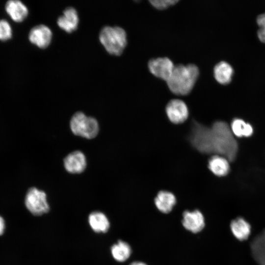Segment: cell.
<instances>
[{"instance_id": "8992f818", "label": "cell", "mask_w": 265, "mask_h": 265, "mask_svg": "<svg viewBox=\"0 0 265 265\" xmlns=\"http://www.w3.org/2000/svg\"><path fill=\"white\" fill-rule=\"evenodd\" d=\"M150 72L157 78L167 81L175 66L167 57H159L151 59L148 64Z\"/></svg>"}, {"instance_id": "52a82bcc", "label": "cell", "mask_w": 265, "mask_h": 265, "mask_svg": "<svg viewBox=\"0 0 265 265\" xmlns=\"http://www.w3.org/2000/svg\"><path fill=\"white\" fill-rule=\"evenodd\" d=\"M165 110L168 119L174 124L183 123L188 116L187 106L185 103L181 100H171L167 104Z\"/></svg>"}, {"instance_id": "9c48e42d", "label": "cell", "mask_w": 265, "mask_h": 265, "mask_svg": "<svg viewBox=\"0 0 265 265\" xmlns=\"http://www.w3.org/2000/svg\"><path fill=\"white\" fill-rule=\"evenodd\" d=\"M182 224L187 230L197 233L205 226V219L203 214L199 210L185 211L183 213Z\"/></svg>"}, {"instance_id": "ba28073f", "label": "cell", "mask_w": 265, "mask_h": 265, "mask_svg": "<svg viewBox=\"0 0 265 265\" xmlns=\"http://www.w3.org/2000/svg\"><path fill=\"white\" fill-rule=\"evenodd\" d=\"M52 32L47 26L43 24L33 27L28 34V39L33 44L40 48H45L50 44L52 38Z\"/></svg>"}, {"instance_id": "ffe728a7", "label": "cell", "mask_w": 265, "mask_h": 265, "mask_svg": "<svg viewBox=\"0 0 265 265\" xmlns=\"http://www.w3.org/2000/svg\"><path fill=\"white\" fill-rule=\"evenodd\" d=\"M230 128L233 134L239 137L250 136L253 132V128L250 124L239 118L233 120Z\"/></svg>"}, {"instance_id": "d4e9b609", "label": "cell", "mask_w": 265, "mask_h": 265, "mask_svg": "<svg viewBox=\"0 0 265 265\" xmlns=\"http://www.w3.org/2000/svg\"><path fill=\"white\" fill-rule=\"evenodd\" d=\"M129 265H147L141 262L136 261V262H133L131 263Z\"/></svg>"}, {"instance_id": "8fae6325", "label": "cell", "mask_w": 265, "mask_h": 265, "mask_svg": "<svg viewBox=\"0 0 265 265\" xmlns=\"http://www.w3.org/2000/svg\"><path fill=\"white\" fill-rule=\"evenodd\" d=\"M252 256L258 265H265V228L250 244Z\"/></svg>"}, {"instance_id": "4fadbf2b", "label": "cell", "mask_w": 265, "mask_h": 265, "mask_svg": "<svg viewBox=\"0 0 265 265\" xmlns=\"http://www.w3.org/2000/svg\"><path fill=\"white\" fill-rule=\"evenodd\" d=\"M5 9L11 19L15 22L23 21L28 15L26 5L19 0H9L6 2Z\"/></svg>"}, {"instance_id": "2e32d148", "label": "cell", "mask_w": 265, "mask_h": 265, "mask_svg": "<svg viewBox=\"0 0 265 265\" xmlns=\"http://www.w3.org/2000/svg\"><path fill=\"white\" fill-rule=\"evenodd\" d=\"M230 228L233 235L240 241L247 239L251 233L250 224L242 217L234 219L231 222Z\"/></svg>"}, {"instance_id": "7c38bea8", "label": "cell", "mask_w": 265, "mask_h": 265, "mask_svg": "<svg viewBox=\"0 0 265 265\" xmlns=\"http://www.w3.org/2000/svg\"><path fill=\"white\" fill-rule=\"evenodd\" d=\"M79 20L77 10L74 7H69L58 17L57 23L61 28L67 32H71L77 28Z\"/></svg>"}, {"instance_id": "5b68a950", "label": "cell", "mask_w": 265, "mask_h": 265, "mask_svg": "<svg viewBox=\"0 0 265 265\" xmlns=\"http://www.w3.org/2000/svg\"><path fill=\"white\" fill-rule=\"evenodd\" d=\"M25 203L29 212L36 216L43 215L50 210L46 193L34 187L30 188L27 191Z\"/></svg>"}, {"instance_id": "30bf717a", "label": "cell", "mask_w": 265, "mask_h": 265, "mask_svg": "<svg viewBox=\"0 0 265 265\" xmlns=\"http://www.w3.org/2000/svg\"><path fill=\"white\" fill-rule=\"evenodd\" d=\"M65 169L69 173L76 174L82 172L86 166L84 155L80 151L68 154L64 159Z\"/></svg>"}, {"instance_id": "277c9868", "label": "cell", "mask_w": 265, "mask_h": 265, "mask_svg": "<svg viewBox=\"0 0 265 265\" xmlns=\"http://www.w3.org/2000/svg\"><path fill=\"white\" fill-rule=\"evenodd\" d=\"M72 132L76 135L88 139L94 138L99 132L97 121L93 117H87L83 113H75L70 120Z\"/></svg>"}, {"instance_id": "44dd1931", "label": "cell", "mask_w": 265, "mask_h": 265, "mask_svg": "<svg viewBox=\"0 0 265 265\" xmlns=\"http://www.w3.org/2000/svg\"><path fill=\"white\" fill-rule=\"evenodd\" d=\"M12 36V30L9 23L4 19L0 20V40L4 41Z\"/></svg>"}, {"instance_id": "e0dca14e", "label": "cell", "mask_w": 265, "mask_h": 265, "mask_svg": "<svg viewBox=\"0 0 265 265\" xmlns=\"http://www.w3.org/2000/svg\"><path fill=\"white\" fill-rule=\"evenodd\" d=\"M229 160L224 157L215 155L208 160V168L217 176H226L230 171Z\"/></svg>"}, {"instance_id": "7a4b0ae2", "label": "cell", "mask_w": 265, "mask_h": 265, "mask_svg": "<svg viewBox=\"0 0 265 265\" xmlns=\"http://www.w3.org/2000/svg\"><path fill=\"white\" fill-rule=\"evenodd\" d=\"M199 73L198 68L195 64L177 65L167 81V85L174 94L186 95L194 87Z\"/></svg>"}, {"instance_id": "3957f363", "label": "cell", "mask_w": 265, "mask_h": 265, "mask_svg": "<svg viewBox=\"0 0 265 265\" xmlns=\"http://www.w3.org/2000/svg\"><path fill=\"white\" fill-rule=\"evenodd\" d=\"M99 40L106 51L111 54L120 55L127 44V34L119 26H104L99 34Z\"/></svg>"}, {"instance_id": "6da1fadb", "label": "cell", "mask_w": 265, "mask_h": 265, "mask_svg": "<svg viewBox=\"0 0 265 265\" xmlns=\"http://www.w3.org/2000/svg\"><path fill=\"white\" fill-rule=\"evenodd\" d=\"M188 139L201 153L215 154L231 161L236 157L238 143L230 127L225 122L216 121L208 127L193 120Z\"/></svg>"}, {"instance_id": "9a60e30c", "label": "cell", "mask_w": 265, "mask_h": 265, "mask_svg": "<svg viewBox=\"0 0 265 265\" xmlns=\"http://www.w3.org/2000/svg\"><path fill=\"white\" fill-rule=\"evenodd\" d=\"M176 203L175 196L171 192L161 190L158 192L155 199L157 209L161 212H170Z\"/></svg>"}, {"instance_id": "d6986e66", "label": "cell", "mask_w": 265, "mask_h": 265, "mask_svg": "<svg viewBox=\"0 0 265 265\" xmlns=\"http://www.w3.org/2000/svg\"><path fill=\"white\" fill-rule=\"evenodd\" d=\"M110 252L115 260L118 262H123L130 257L132 249L127 242L119 240L112 245L110 248Z\"/></svg>"}, {"instance_id": "7402d4cb", "label": "cell", "mask_w": 265, "mask_h": 265, "mask_svg": "<svg viewBox=\"0 0 265 265\" xmlns=\"http://www.w3.org/2000/svg\"><path fill=\"white\" fill-rule=\"evenodd\" d=\"M259 28L258 36L261 41L265 43V13L260 15L257 19Z\"/></svg>"}, {"instance_id": "5bb4252c", "label": "cell", "mask_w": 265, "mask_h": 265, "mask_svg": "<svg viewBox=\"0 0 265 265\" xmlns=\"http://www.w3.org/2000/svg\"><path fill=\"white\" fill-rule=\"evenodd\" d=\"M92 230L97 233H105L108 231L110 223L107 216L102 212L94 211L91 212L88 218Z\"/></svg>"}, {"instance_id": "603a6c76", "label": "cell", "mask_w": 265, "mask_h": 265, "mask_svg": "<svg viewBox=\"0 0 265 265\" xmlns=\"http://www.w3.org/2000/svg\"><path fill=\"white\" fill-rule=\"evenodd\" d=\"M149 1L156 8L162 10L175 4L179 1L177 0H155Z\"/></svg>"}, {"instance_id": "cb8c5ba5", "label": "cell", "mask_w": 265, "mask_h": 265, "mask_svg": "<svg viewBox=\"0 0 265 265\" xmlns=\"http://www.w3.org/2000/svg\"><path fill=\"white\" fill-rule=\"evenodd\" d=\"M5 229V222L3 218L0 216V236L2 235Z\"/></svg>"}, {"instance_id": "ac0fdd59", "label": "cell", "mask_w": 265, "mask_h": 265, "mask_svg": "<svg viewBox=\"0 0 265 265\" xmlns=\"http://www.w3.org/2000/svg\"><path fill=\"white\" fill-rule=\"evenodd\" d=\"M213 72L217 82L222 84H226L231 81L233 69L227 62L221 61L215 66Z\"/></svg>"}]
</instances>
